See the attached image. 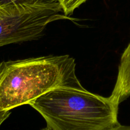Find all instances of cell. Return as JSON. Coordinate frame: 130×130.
<instances>
[{
    "label": "cell",
    "mask_w": 130,
    "mask_h": 130,
    "mask_svg": "<svg viewBox=\"0 0 130 130\" xmlns=\"http://www.w3.org/2000/svg\"><path fill=\"white\" fill-rule=\"evenodd\" d=\"M68 55L3 61L0 63V111L28 105L59 87L84 89Z\"/></svg>",
    "instance_id": "1"
},
{
    "label": "cell",
    "mask_w": 130,
    "mask_h": 130,
    "mask_svg": "<svg viewBox=\"0 0 130 130\" xmlns=\"http://www.w3.org/2000/svg\"><path fill=\"white\" fill-rule=\"evenodd\" d=\"M28 105L52 130H108L121 124L119 105L86 89H54Z\"/></svg>",
    "instance_id": "2"
},
{
    "label": "cell",
    "mask_w": 130,
    "mask_h": 130,
    "mask_svg": "<svg viewBox=\"0 0 130 130\" xmlns=\"http://www.w3.org/2000/svg\"><path fill=\"white\" fill-rule=\"evenodd\" d=\"M59 20L74 19L65 15L57 0H47L29 7L15 15L0 19V47L39 39L47 25Z\"/></svg>",
    "instance_id": "3"
},
{
    "label": "cell",
    "mask_w": 130,
    "mask_h": 130,
    "mask_svg": "<svg viewBox=\"0 0 130 130\" xmlns=\"http://www.w3.org/2000/svg\"><path fill=\"white\" fill-rule=\"evenodd\" d=\"M130 96V42L122 53L117 80L110 98L119 105Z\"/></svg>",
    "instance_id": "4"
},
{
    "label": "cell",
    "mask_w": 130,
    "mask_h": 130,
    "mask_svg": "<svg viewBox=\"0 0 130 130\" xmlns=\"http://www.w3.org/2000/svg\"><path fill=\"white\" fill-rule=\"evenodd\" d=\"M47 0H0V19L15 15L35 5Z\"/></svg>",
    "instance_id": "5"
},
{
    "label": "cell",
    "mask_w": 130,
    "mask_h": 130,
    "mask_svg": "<svg viewBox=\"0 0 130 130\" xmlns=\"http://www.w3.org/2000/svg\"><path fill=\"white\" fill-rule=\"evenodd\" d=\"M61 5L63 13L65 15L70 17L73 12L80 7L87 0H57Z\"/></svg>",
    "instance_id": "6"
},
{
    "label": "cell",
    "mask_w": 130,
    "mask_h": 130,
    "mask_svg": "<svg viewBox=\"0 0 130 130\" xmlns=\"http://www.w3.org/2000/svg\"><path fill=\"white\" fill-rule=\"evenodd\" d=\"M10 111H0V126L10 115Z\"/></svg>",
    "instance_id": "7"
},
{
    "label": "cell",
    "mask_w": 130,
    "mask_h": 130,
    "mask_svg": "<svg viewBox=\"0 0 130 130\" xmlns=\"http://www.w3.org/2000/svg\"><path fill=\"white\" fill-rule=\"evenodd\" d=\"M108 130H130V126H124V125L120 124Z\"/></svg>",
    "instance_id": "8"
},
{
    "label": "cell",
    "mask_w": 130,
    "mask_h": 130,
    "mask_svg": "<svg viewBox=\"0 0 130 130\" xmlns=\"http://www.w3.org/2000/svg\"><path fill=\"white\" fill-rule=\"evenodd\" d=\"M42 130H52V129H51V128H49V127H45V128L42 129Z\"/></svg>",
    "instance_id": "9"
}]
</instances>
